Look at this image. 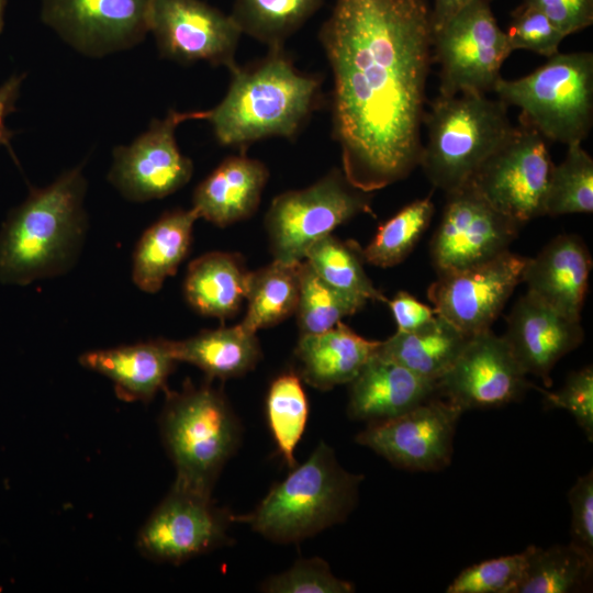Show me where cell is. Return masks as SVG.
<instances>
[{
    "instance_id": "6da1fadb",
    "label": "cell",
    "mask_w": 593,
    "mask_h": 593,
    "mask_svg": "<svg viewBox=\"0 0 593 593\" xmlns=\"http://www.w3.org/2000/svg\"><path fill=\"white\" fill-rule=\"evenodd\" d=\"M320 41L344 175L366 192L403 180L423 147L432 8L426 0H335Z\"/></svg>"
},
{
    "instance_id": "7a4b0ae2",
    "label": "cell",
    "mask_w": 593,
    "mask_h": 593,
    "mask_svg": "<svg viewBox=\"0 0 593 593\" xmlns=\"http://www.w3.org/2000/svg\"><path fill=\"white\" fill-rule=\"evenodd\" d=\"M230 72L225 97L205 118L223 146L244 150L265 138H293L318 101L321 79L299 71L283 48Z\"/></svg>"
},
{
    "instance_id": "3957f363",
    "label": "cell",
    "mask_w": 593,
    "mask_h": 593,
    "mask_svg": "<svg viewBox=\"0 0 593 593\" xmlns=\"http://www.w3.org/2000/svg\"><path fill=\"white\" fill-rule=\"evenodd\" d=\"M86 180L81 168L52 184L32 189L0 230V281L25 286L58 276L76 260L83 243Z\"/></svg>"
},
{
    "instance_id": "277c9868",
    "label": "cell",
    "mask_w": 593,
    "mask_h": 593,
    "mask_svg": "<svg viewBox=\"0 0 593 593\" xmlns=\"http://www.w3.org/2000/svg\"><path fill=\"white\" fill-rule=\"evenodd\" d=\"M362 475L347 472L321 441L249 514L233 516L267 539L289 544L342 523L354 508Z\"/></svg>"
},
{
    "instance_id": "5b68a950",
    "label": "cell",
    "mask_w": 593,
    "mask_h": 593,
    "mask_svg": "<svg viewBox=\"0 0 593 593\" xmlns=\"http://www.w3.org/2000/svg\"><path fill=\"white\" fill-rule=\"evenodd\" d=\"M423 124L427 139L418 165L446 194L467 186L516 128L503 101L471 92L439 94Z\"/></svg>"
},
{
    "instance_id": "8992f818",
    "label": "cell",
    "mask_w": 593,
    "mask_h": 593,
    "mask_svg": "<svg viewBox=\"0 0 593 593\" xmlns=\"http://www.w3.org/2000/svg\"><path fill=\"white\" fill-rule=\"evenodd\" d=\"M159 426L176 468L174 485L211 496L242 435L240 423L223 392L209 382L195 385L191 381L180 391H167Z\"/></svg>"
},
{
    "instance_id": "52a82bcc",
    "label": "cell",
    "mask_w": 593,
    "mask_h": 593,
    "mask_svg": "<svg viewBox=\"0 0 593 593\" xmlns=\"http://www.w3.org/2000/svg\"><path fill=\"white\" fill-rule=\"evenodd\" d=\"M493 92L544 138L582 143L593 122V55L558 52L527 76L502 78Z\"/></svg>"
},
{
    "instance_id": "ba28073f",
    "label": "cell",
    "mask_w": 593,
    "mask_h": 593,
    "mask_svg": "<svg viewBox=\"0 0 593 593\" xmlns=\"http://www.w3.org/2000/svg\"><path fill=\"white\" fill-rule=\"evenodd\" d=\"M371 199V192L353 186L337 168L310 187L277 195L265 216L275 259L302 261L316 240L359 214L372 213Z\"/></svg>"
},
{
    "instance_id": "9c48e42d",
    "label": "cell",
    "mask_w": 593,
    "mask_h": 593,
    "mask_svg": "<svg viewBox=\"0 0 593 593\" xmlns=\"http://www.w3.org/2000/svg\"><path fill=\"white\" fill-rule=\"evenodd\" d=\"M512 52L490 0L470 1L433 32V61L440 66L439 94L494 91Z\"/></svg>"
},
{
    "instance_id": "30bf717a",
    "label": "cell",
    "mask_w": 593,
    "mask_h": 593,
    "mask_svg": "<svg viewBox=\"0 0 593 593\" xmlns=\"http://www.w3.org/2000/svg\"><path fill=\"white\" fill-rule=\"evenodd\" d=\"M552 167L545 138L521 122L468 184L496 210L523 225L544 215Z\"/></svg>"
},
{
    "instance_id": "8fae6325",
    "label": "cell",
    "mask_w": 593,
    "mask_h": 593,
    "mask_svg": "<svg viewBox=\"0 0 593 593\" xmlns=\"http://www.w3.org/2000/svg\"><path fill=\"white\" fill-rule=\"evenodd\" d=\"M521 226L467 184L447 194L430 242L432 264L439 276L485 262L510 250Z\"/></svg>"
},
{
    "instance_id": "7c38bea8",
    "label": "cell",
    "mask_w": 593,
    "mask_h": 593,
    "mask_svg": "<svg viewBox=\"0 0 593 593\" xmlns=\"http://www.w3.org/2000/svg\"><path fill=\"white\" fill-rule=\"evenodd\" d=\"M231 522L211 496L172 485L138 532L136 547L153 561L180 564L228 544Z\"/></svg>"
},
{
    "instance_id": "4fadbf2b",
    "label": "cell",
    "mask_w": 593,
    "mask_h": 593,
    "mask_svg": "<svg viewBox=\"0 0 593 593\" xmlns=\"http://www.w3.org/2000/svg\"><path fill=\"white\" fill-rule=\"evenodd\" d=\"M206 113L170 110L163 120H153L133 143L114 149L110 182L136 202L161 199L182 188L192 177L193 165L179 150L175 133L188 120H205Z\"/></svg>"
},
{
    "instance_id": "5bb4252c",
    "label": "cell",
    "mask_w": 593,
    "mask_h": 593,
    "mask_svg": "<svg viewBox=\"0 0 593 593\" xmlns=\"http://www.w3.org/2000/svg\"><path fill=\"white\" fill-rule=\"evenodd\" d=\"M528 259L506 250L485 262L439 275L427 291L435 313L468 337L491 329L522 282Z\"/></svg>"
},
{
    "instance_id": "9a60e30c",
    "label": "cell",
    "mask_w": 593,
    "mask_h": 593,
    "mask_svg": "<svg viewBox=\"0 0 593 593\" xmlns=\"http://www.w3.org/2000/svg\"><path fill=\"white\" fill-rule=\"evenodd\" d=\"M463 412L447 400L430 398L393 418L372 422L356 436L393 466L438 471L450 463L457 423Z\"/></svg>"
},
{
    "instance_id": "2e32d148",
    "label": "cell",
    "mask_w": 593,
    "mask_h": 593,
    "mask_svg": "<svg viewBox=\"0 0 593 593\" xmlns=\"http://www.w3.org/2000/svg\"><path fill=\"white\" fill-rule=\"evenodd\" d=\"M149 32L160 54L179 63L203 60L228 70L242 32L231 14L202 0H152Z\"/></svg>"
},
{
    "instance_id": "e0dca14e",
    "label": "cell",
    "mask_w": 593,
    "mask_h": 593,
    "mask_svg": "<svg viewBox=\"0 0 593 593\" xmlns=\"http://www.w3.org/2000/svg\"><path fill=\"white\" fill-rule=\"evenodd\" d=\"M503 336L491 329L468 338L437 393L462 412L500 407L517 401L532 383Z\"/></svg>"
},
{
    "instance_id": "ac0fdd59",
    "label": "cell",
    "mask_w": 593,
    "mask_h": 593,
    "mask_svg": "<svg viewBox=\"0 0 593 593\" xmlns=\"http://www.w3.org/2000/svg\"><path fill=\"white\" fill-rule=\"evenodd\" d=\"M152 0H42V21L87 56L130 48L149 32Z\"/></svg>"
},
{
    "instance_id": "d6986e66",
    "label": "cell",
    "mask_w": 593,
    "mask_h": 593,
    "mask_svg": "<svg viewBox=\"0 0 593 593\" xmlns=\"http://www.w3.org/2000/svg\"><path fill=\"white\" fill-rule=\"evenodd\" d=\"M515 359L526 372L550 387L556 363L581 345V320L564 315L526 292L514 304L503 336Z\"/></svg>"
},
{
    "instance_id": "ffe728a7",
    "label": "cell",
    "mask_w": 593,
    "mask_h": 593,
    "mask_svg": "<svg viewBox=\"0 0 593 593\" xmlns=\"http://www.w3.org/2000/svg\"><path fill=\"white\" fill-rule=\"evenodd\" d=\"M592 258L575 235H559L529 258L522 281L527 292L564 315L581 320Z\"/></svg>"
},
{
    "instance_id": "44dd1931",
    "label": "cell",
    "mask_w": 593,
    "mask_h": 593,
    "mask_svg": "<svg viewBox=\"0 0 593 593\" xmlns=\"http://www.w3.org/2000/svg\"><path fill=\"white\" fill-rule=\"evenodd\" d=\"M349 385L348 416L369 423L402 415L437 393V382L377 353Z\"/></svg>"
},
{
    "instance_id": "7402d4cb",
    "label": "cell",
    "mask_w": 593,
    "mask_h": 593,
    "mask_svg": "<svg viewBox=\"0 0 593 593\" xmlns=\"http://www.w3.org/2000/svg\"><path fill=\"white\" fill-rule=\"evenodd\" d=\"M79 362L109 378L121 399L148 402L165 389L178 361L170 340L156 339L88 351L79 357Z\"/></svg>"
},
{
    "instance_id": "603a6c76",
    "label": "cell",
    "mask_w": 593,
    "mask_h": 593,
    "mask_svg": "<svg viewBox=\"0 0 593 593\" xmlns=\"http://www.w3.org/2000/svg\"><path fill=\"white\" fill-rule=\"evenodd\" d=\"M268 177L260 160L227 157L195 188L192 209L221 227L243 221L256 212Z\"/></svg>"
},
{
    "instance_id": "cb8c5ba5",
    "label": "cell",
    "mask_w": 593,
    "mask_h": 593,
    "mask_svg": "<svg viewBox=\"0 0 593 593\" xmlns=\"http://www.w3.org/2000/svg\"><path fill=\"white\" fill-rule=\"evenodd\" d=\"M379 345L343 322L320 334L301 335L294 350L299 377L318 390L350 383Z\"/></svg>"
},
{
    "instance_id": "d4e9b609",
    "label": "cell",
    "mask_w": 593,
    "mask_h": 593,
    "mask_svg": "<svg viewBox=\"0 0 593 593\" xmlns=\"http://www.w3.org/2000/svg\"><path fill=\"white\" fill-rule=\"evenodd\" d=\"M197 212L175 210L164 214L139 238L134 256L132 277L142 291L154 293L175 275L188 255Z\"/></svg>"
},
{
    "instance_id": "484cf974",
    "label": "cell",
    "mask_w": 593,
    "mask_h": 593,
    "mask_svg": "<svg viewBox=\"0 0 593 593\" xmlns=\"http://www.w3.org/2000/svg\"><path fill=\"white\" fill-rule=\"evenodd\" d=\"M249 272L234 254L213 251L194 259L183 284L188 303L200 314L232 317L246 299Z\"/></svg>"
},
{
    "instance_id": "4316f807",
    "label": "cell",
    "mask_w": 593,
    "mask_h": 593,
    "mask_svg": "<svg viewBox=\"0 0 593 593\" xmlns=\"http://www.w3.org/2000/svg\"><path fill=\"white\" fill-rule=\"evenodd\" d=\"M468 338L436 314L418 329L396 331L388 339L380 340L377 355L437 382L455 362Z\"/></svg>"
},
{
    "instance_id": "83f0119b",
    "label": "cell",
    "mask_w": 593,
    "mask_h": 593,
    "mask_svg": "<svg viewBox=\"0 0 593 593\" xmlns=\"http://www.w3.org/2000/svg\"><path fill=\"white\" fill-rule=\"evenodd\" d=\"M177 361L201 369L211 379H231L246 374L261 357L256 333L232 327L202 331L183 340H170Z\"/></svg>"
},
{
    "instance_id": "f1b7e54d",
    "label": "cell",
    "mask_w": 593,
    "mask_h": 593,
    "mask_svg": "<svg viewBox=\"0 0 593 593\" xmlns=\"http://www.w3.org/2000/svg\"><path fill=\"white\" fill-rule=\"evenodd\" d=\"M300 262L273 261L249 272L246 293L247 311L239 323L243 328L256 333L273 326L296 309L300 290Z\"/></svg>"
},
{
    "instance_id": "f546056e",
    "label": "cell",
    "mask_w": 593,
    "mask_h": 593,
    "mask_svg": "<svg viewBox=\"0 0 593 593\" xmlns=\"http://www.w3.org/2000/svg\"><path fill=\"white\" fill-rule=\"evenodd\" d=\"M324 0H234L230 13L242 34L269 49L283 48L294 34L322 7Z\"/></svg>"
},
{
    "instance_id": "4dcf8cb0",
    "label": "cell",
    "mask_w": 593,
    "mask_h": 593,
    "mask_svg": "<svg viewBox=\"0 0 593 593\" xmlns=\"http://www.w3.org/2000/svg\"><path fill=\"white\" fill-rule=\"evenodd\" d=\"M528 549V563L517 593H568L591 579L593 556L571 542Z\"/></svg>"
},
{
    "instance_id": "1f68e13d",
    "label": "cell",
    "mask_w": 593,
    "mask_h": 593,
    "mask_svg": "<svg viewBox=\"0 0 593 593\" xmlns=\"http://www.w3.org/2000/svg\"><path fill=\"white\" fill-rule=\"evenodd\" d=\"M304 260L322 280L344 293L365 301H388L367 276L357 243L329 234L310 246Z\"/></svg>"
},
{
    "instance_id": "d6a6232c",
    "label": "cell",
    "mask_w": 593,
    "mask_h": 593,
    "mask_svg": "<svg viewBox=\"0 0 593 593\" xmlns=\"http://www.w3.org/2000/svg\"><path fill=\"white\" fill-rule=\"evenodd\" d=\"M295 309L301 335L320 334L361 310L367 301L344 293L322 280L303 259Z\"/></svg>"
},
{
    "instance_id": "836d02e7",
    "label": "cell",
    "mask_w": 593,
    "mask_h": 593,
    "mask_svg": "<svg viewBox=\"0 0 593 593\" xmlns=\"http://www.w3.org/2000/svg\"><path fill=\"white\" fill-rule=\"evenodd\" d=\"M268 425L278 451L290 469L298 462L294 450L304 433L309 403L300 377L284 373L276 378L266 400Z\"/></svg>"
},
{
    "instance_id": "e575fe53",
    "label": "cell",
    "mask_w": 593,
    "mask_h": 593,
    "mask_svg": "<svg viewBox=\"0 0 593 593\" xmlns=\"http://www.w3.org/2000/svg\"><path fill=\"white\" fill-rule=\"evenodd\" d=\"M434 212L429 197L402 208L379 226L371 242L362 249L365 261L381 268L403 261L428 227Z\"/></svg>"
},
{
    "instance_id": "d590c367",
    "label": "cell",
    "mask_w": 593,
    "mask_h": 593,
    "mask_svg": "<svg viewBox=\"0 0 593 593\" xmlns=\"http://www.w3.org/2000/svg\"><path fill=\"white\" fill-rule=\"evenodd\" d=\"M593 211V159L581 142L568 144L564 159L553 165L544 203V215L558 216Z\"/></svg>"
},
{
    "instance_id": "8d00e7d4",
    "label": "cell",
    "mask_w": 593,
    "mask_h": 593,
    "mask_svg": "<svg viewBox=\"0 0 593 593\" xmlns=\"http://www.w3.org/2000/svg\"><path fill=\"white\" fill-rule=\"evenodd\" d=\"M529 549L472 564L462 570L447 593H517L523 581Z\"/></svg>"
},
{
    "instance_id": "74e56055",
    "label": "cell",
    "mask_w": 593,
    "mask_h": 593,
    "mask_svg": "<svg viewBox=\"0 0 593 593\" xmlns=\"http://www.w3.org/2000/svg\"><path fill=\"white\" fill-rule=\"evenodd\" d=\"M269 593H350L354 585L335 577L328 563L317 557L298 560L290 569L262 582Z\"/></svg>"
},
{
    "instance_id": "f35d334b",
    "label": "cell",
    "mask_w": 593,
    "mask_h": 593,
    "mask_svg": "<svg viewBox=\"0 0 593 593\" xmlns=\"http://www.w3.org/2000/svg\"><path fill=\"white\" fill-rule=\"evenodd\" d=\"M505 33L512 51H532L547 58L559 52L567 37L545 14L524 3L513 12Z\"/></svg>"
},
{
    "instance_id": "ab89813d",
    "label": "cell",
    "mask_w": 593,
    "mask_h": 593,
    "mask_svg": "<svg viewBox=\"0 0 593 593\" xmlns=\"http://www.w3.org/2000/svg\"><path fill=\"white\" fill-rule=\"evenodd\" d=\"M542 393L550 407L567 410L584 432L586 438L593 439V369L586 366L571 372L561 389Z\"/></svg>"
},
{
    "instance_id": "60d3db41",
    "label": "cell",
    "mask_w": 593,
    "mask_h": 593,
    "mask_svg": "<svg viewBox=\"0 0 593 593\" xmlns=\"http://www.w3.org/2000/svg\"><path fill=\"white\" fill-rule=\"evenodd\" d=\"M571 544L593 556V473L577 479L569 491Z\"/></svg>"
},
{
    "instance_id": "b9f144b4",
    "label": "cell",
    "mask_w": 593,
    "mask_h": 593,
    "mask_svg": "<svg viewBox=\"0 0 593 593\" xmlns=\"http://www.w3.org/2000/svg\"><path fill=\"white\" fill-rule=\"evenodd\" d=\"M545 14L566 36L593 23V0H524Z\"/></svg>"
},
{
    "instance_id": "7bdbcfd3",
    "label": "cell",
    "mask_w": 593,
    "mask_h": 593,
    "mask_svg": "<svg viewBox=\"0 0 593 593\" xmlns=\"http://www.w3.org/2000/svg\"><path fill=\"white\" fill-rule=\"evenodd\" d=\"M394 321L396 331L412 332L429 323L436 313L434 309L419 302L414 295L400 291L392 300L387 301Z\"/></svg>"
},
{
    "instance_id": "ee69618b",
    "label": "cell",
    "mask_w": 593,
    "mask_h": 593,
    "mask_svg": "<svg viewBox=\"0 0 593 593\" xmlns=\"http://www.w3.org/2000/svg\"><path fill=\"white\" fill-rule=\"evenodd\" d=\"M23 77L13 75L0 87V145L10 149L12 132L5 126L7 115L14 110Z\"/></svg>"
},
{
    "instance_id": "f6af8a7d",
    "label": "cell",
    "mask_w": 593,
    "mask_h": 593,
    "mask_svg": "<svg viewBox=\"0 0 593 593\" xmlns=\"http://www.w3.org/2000/svg\"><path fill=\"white\" fill-rule=\"evenodd\" d=\"M472 0H434L432 8L433 32L446 23Z\"/></svg>"
},
{
    "instance_id": "bcb514c9",
    "label": "cell",
    "mask_w": 593,
    "mask_h": 593,
    "mask_svg": "<svg viewBox=\"0 0 593 593\" xmlns=\"http://www.w3.org/2000/svg\"><path fill=\"white\" fill-rule=\"evenodd\" d=\"M7 0H0V33L2 32L4 24V8Z\"/></svg>"
}]
</instances>
